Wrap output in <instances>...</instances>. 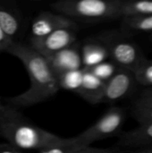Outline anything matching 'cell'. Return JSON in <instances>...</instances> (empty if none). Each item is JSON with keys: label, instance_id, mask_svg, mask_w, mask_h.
Segmentation results:
<instances>
[{"label": "cell", "instance_id": "cell-4", "mask_svg": "<svg viewBox=\"0 0 152 153\" xmlns=\"http://www.w3.org/2000/svg\"><path fill=\"white\" fill-rule=\"evenodd\" d=\"M125 119V112L119 107L109 108L94 125L74 137V144L80 148L90 147L97 141L104 140L119 134Z\"/></svg>", "mask_w": 152, "mask_h": 153}, {"label": "cell", "instance_id": "cell-2", "mask_svg": "<svg viewBox=\"0 0 152 153\" xmlns=\"http://www.w3.org/2000/svg\"><path fill=\"white\" fill-rule=\"evenodd\" d=\"M0 136L19 150L43 151L73 143L74 138H62L36 126L28 121L17 108L8 105L0 114Z\"/></svg>", "mask_w": 152, "mask_h": 153}, {"label": "cell", "instance_id": "cell-18", "mask_svg": "<svg viewBox=\"0 0 152 153\" xmlns=\"http://www.w3.org/2000/svg\"><path fill=\"white\" fill-rule=\"evenodd\" d=\"M117 69H118L117 65L112 61L110 62L105 61L91 68H88V70L91 74H93L96 77H98L99 79H100L105 82H107L116 73Z\"/></svg>", "mask_w": 152, "mask_h": 153}, {"label": "cell", "instance_id": "cell-19", "mask_svg": "<svg viewBox=\"0 0 152 153\" xmlns=\"http://www.w3.org/2000/svg\"><path fill=\"white\" fill-rule=\"evenodd\" d=\"M133 115L141 126L152 125V106L134 103Z\"/></svg>", "mask_w": 152, "mask_h": 153}, {"label": "cell", "instance_id": "cell-12", "mask_svg": "<svg viewBox=\"0 0 152 153\" xmlns=\"http://www.w3.org/2000/svg\"><path fill=\"white\" fill-rule=\"evenodd\" d=\"M152 146V125L139 126L135 129L121 134L116 147L141 149Z\"/></svg>", "mask_w": 152, "mask_h": 153}, {"label": "cell", "instance_id": "cell-11", "mask_svg": "<svg viewBox=\"0 0 152 153\" xmlns=\"http://www.w3.org/2000/svg\"><path fill=\"white\" fill-rule=\"evenodd\" d=\"M83 70L82 86L75 93L91 104L102 103L106 82L96 77L88 69L83 68Z\"/></svg>", "mask_w": 152, "mask_h": 153}, {"label": "cell", "instance_id": "cell-10", "mask_svg": "<svg viewBox=\"0 0 152 153\" xmlns=\"http://www.w3.org/2000/svg\"><path fill=\"white\" fill-rule=\"evenodd\" d=\"M22 18L18 7L10 3L0 1V27L12 43L17 42L22 30Z\"/></svg>", "mask_w": 152, "mask_h": 153}, {"label": "cell", "instance_id": "cell-15", "mask_svg": "<svg viewBox=\"0 0 152 153\" xmlns=\"http://www.w3.org/2000/svg\"><path fill=\"white\" fill-rule=\"evenodd\" d=\"M122 27L123 30L126 31H152V15L140 17H125L123 19Z\"/></svg>", "mask_w": 152, "mask_h": 153}, {"label": "cell", "instance_id": "cell-5", "mask_svg": "<svg viewBox=\"0 0 152 153\" xmlns=\"http://www.w3.org/2000/svg\"><path fill=\"white\" fill-rule=\"evenodd\" d=\"M99 39L107 47L111 61L119 68L134 72L145 59L141 49L132 41L110 33Z\"/></svg>", "mask_w": 152, "mask_h": 153}, {"label": "cell", "instance_id": "cell-1", "mask_svg": "<svg viewBox=\"0 0 152 153\" xmlns=\"http://www.w3.org/2000/svg\"><path fill=\"white\" fill-rule=\"evenodd\" d=\"M5 52L20 59L24 65L30 81V88L23 93L9 98L7 103L15 108H29L53 97L59 91L58 81L47 59L30 44L13 42Z\"/></svg>", "mask_w": 152, "mask_h": 153}, {"label": "cell", "instance_id": "cell-3", "mask_svg": "<svg viewBox=\"0 0 152 153\" xmlns=\"http://www.w3.org/2000/svg\"><path fill=\"white\" fill-rule=\"evenodd\" d=\"M124 0H60L51 4L58 13L73 20L102 22L121 16Z\"/></svg>", "mask_w": 152, "mask_h": 153}, {"label": "cell", "instance_id": "cell-13", "mask_svg": "<svg viewBox=\"0 0 152 153\" xmlns=\"http://www.w3.org/2000/svg\"><path fill=\"white\" fill-rule=\"evenodd\" d=\"M81 52L83 68L87 69L105 62L109 57L107 47L99 39L87 40L81 47Z\"/></svg>", "mask_w": 152, "mask_h": 153}, {"label": "cell", "instance_id": "cell-20", "mask_svg": "<svg viewBox=\"0 0 152 153\" xmlns=\"http://www.w3.org/2000/svg\"><path fill=\"white\" fill-rule=\"evenodd\" d=\"M74 138V137H73ZM80 148H78L74 144V141L73 143L66 144V145H61V146H56L52 148H48L43 151H40L38 153H74L76 152Z\"/></svg>", "mask_w": 152, "mask_h": 153}, {"label": "cell", "instance_id": "cell-21", "mask_svg": "<svg viewBox=\"0 0 152 153\" xmlns=\"http://www.w3.org/2000/svg\"><path fill=\"white\" fill-rule=\"evenodd\" d=\"M74 153H124L123 149L118 147H113L108 149H101V148H94V147H86L78 150Z\"/></svg>", "mask_w": 152, "mask_h": 153}, {"label": "cell", "instance_id": "cell-9", "mask_svg": "<svg viewBox=\"0 0 152 153\" xmlns=\"http://www.w3.org/2000/svg\"><path fill=\"white\" fill-rule=\"evenodd\" d=\"M46 59L56 78L67 72L83 68L81 47L76 43Z\"/></svg>", "mask_w": 152, "mask_h": 153}, {"label": "cell", "instance_id": "cell-24", "mask_svg": "<svg viewBox=\"0 0 152 153\" xmlns=\"http://www.w3.org/2000/svg\"><path fill=\"white\" fill-rule=\"evenodd\" d=\"M0 153H23L10 143H0Z\"/></svg>", "mask_w": 152, "mask_h": 153}, {"label": "cell", "instance_id": "cell-16", "mask_svg": "<svg viewBox=\"0 0 152 153\" xmlns=\"http://www.w3.org/2000/svg\"><path fill=\"white\" fill-rule=\"evenodd\" d=\"M83 68L67 72L57 78L60 89L76 92L82 86L83 78Z\"/></svg>", "mask_w": 152, "mask_h": 153}, {"label": "cell", "instance_id": "cell-8", "mask_svg": "<svg viewBox=\"0 0 152 153\" xmlns=\"http://www.w3.org/2000/svg\"><path fill=\"white\" fill-rule=\"evenodd\" d=\"M76 23L70 18L49 11L39 13L32 21L30 39H41L64 28H76Z\"/></svg>", "mask_w": 152, "mask_h": 153}, {"label": "cell", "instance_id": "cell-17", "mask_svg": "<svg viewBox=\"0 0 152 153\" xmlns=\"http://www.w3.org/2000/svg\"><path fill=\"white\" fill-rule=\"evenodd\" d=\"M133 74L139 84L147 88H152V60L145 58Z\"/></svg>", "mask_w": 152, "mask_h": 153}, {"label": "cell", "instance_id": "cell-23", "mask_svg": "<svg viewBox=\"0 0 152 153\" xmlns=\"http://www.w3.org/2000/svg\"><path fill=\"white\" fill-rule=\"evenodd\" d=\"M11 44L12 42L10 41V39L7 38V36L4 34V32L0 27V53L6 51Z\"/></svg>", "mask_w": 152, "mask_h": 153}, {"label": "cell", "instance_id": "cell-14", "mask_svg": "<svg viewBox=\"0 0 152 153\" xmlns=\"http://www.w3.org/2000/svg\"><path fill=\"white\" fill-rule=\"evenodd\" d=\"M152 15V0L124 1L121 8V16L140 17Z\"/></svg>", "mask_w": 152, "mask_h": 153}, {"label": "cell", "instance_id": "cell-22", "mask_svg": "<svg viewBox=\"0 0 152 153\" xmlns=\"http://www.w3.org/2000/svg\"><path fill=\"white\" fill-rule=\"evenodd\" d=\"M135 103L142 105H151L152 106V88L145 89L137 99Z\"/></svg>", "mask_w": 152, "mask_h": 153}, {"label": "cell", "instance_id": "cell-6", "mask_svg": "<svg viewBox=\"0 0 152 153\" xmlns=\"http://www.w3.org/2000/svg\"><path fill=\"white\" fill-rule=\"evenodd\" d=\"M75 28L57 30L41 39H30V45L45 57L58 53L75 44Z\"/></svg>", "mask_w": 152, "mask_h": 153}, {"label": "cell", "instance_id": "cell-7", "mask_svg": "<svg viewBox=\"0 0 152 153\" xmlns=\"http://www.w3.org/2000/svg\"><path fill=\"white\" fill-rule=\"evenodd\" d=\"M136 79L133 72L119 68L106 82L102 103L113 104L128 96L134 88Z\"/></svg>", "mask_w": 152, "mask_h": 153}, {"label": "cell", "instance_id": "cell-26", "mask_svg": "<svg viewBox=\"0 0 152 153\" xmlns=\"http://www.w3.org/2000/svg\"><path fill=\"white\" fill-rule=\"evenodd\" d=\"M6 108H7V106H4V105H3V104L1 103V99H0V114L3 113V112L6 109Z\"/></svg>", "mask_w": 152, "mask_h": 153}, {"label": "cell", "instance_id": "cell-25", "mask_svg": "<svg viewBox=\"0 0 152 153\" xmlns=\"http://www.w3.org/2000/svg\"><path fill=\"white\" fill-rule=\"evenodd\" d=\"M132 153H152V146L151 147H146V148H141V149H136Z\"/></svg>", "mask_w": 152, "mask_h": 153}]
</instances>
